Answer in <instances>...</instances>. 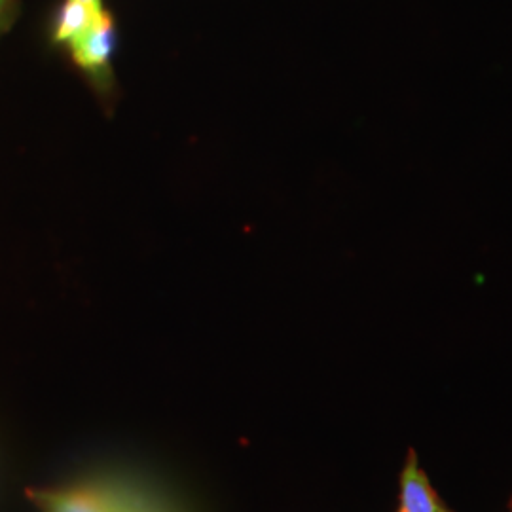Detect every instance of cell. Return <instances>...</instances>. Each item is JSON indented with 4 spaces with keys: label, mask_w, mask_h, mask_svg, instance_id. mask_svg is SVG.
Masks as SVG:
<instances>
[{
    "label": "cell",
    "mask_w": 512,
    "mask_h": 512,
    "mask_svg": "<svg viewBox=\"0 0 512 512\" xmlns=\"http://www.w3.org/2000/svg\"><path fill=\"white\" fill-rule=\"evenodd\" d=\"M103 10L105 8H95L82 0H67L55 18L54 35H52L54 42L69 46L74 38L80 37L84 31L92 27L93 21Z\"/></svg>",
    "instance_id": "cell-4"
},
{
    "label": "cell",
    "mask_w": 512,
    "mask_h": 512,
    "mask_svg": "<svg viewBox=\"0 0 512 512\" xmlns=\"http://www.w3.org/2000/svg\"><path fill=\"white\" fill-rule=\"evenodd\" d=\"M25 494L40 512H124V505L99 488H29Z\"/></svg>",
    "instance_id": "cell-2"
},
{
    "label": "cell",
    "mask_w": 512,
    "mask_h": 512,
    "mask_svg": "<svg viewBox=\"0 0 512 512\" xmlns=\"http://www.w3.org/2000/svg\"><path fill=\"white\" fill-rule=\"evenodd\" d=\"M4 6H6V0H0V14H2V10H4Z\"/></svg>",
    "instance_id": "cell-6"
},
{
    "label": "cell",
    "mask_w": 512,
    "mask_h": 512,
    "mask_svg": "<svg viewBox=\"0 0 512 512\" xmlns=\"http://www.w3.org/2000/svg\"><path fill=\"white\" fill-rule=\"evenodd\" d=\"M511 512H512V505H511Z\"/></svg>",
    "instance_id": "cell-7"
},
{
    "label": "cell",
    "mask_w": 512,
    "mask_h": 512,
    "mask_svg": "<svg viewBox=\"0 0 512 512\" xmlns=\"http://www.w3.org/2000/svg\"><path fill=\"white\" fill-rule=\"evenodd\" d=\"M82 2H88V4H92L95 8H103V2H101V0H82Z\"/></svg>",
    "instance_id": "cell-5"
},
{
    "label": "cell",
    "mask_w": 512,
    "mask_h": 512,
    "mask_svg": "<svg viewBox=\"0 0 512 512\" xmlns=\"http://www.w3.org/2000/svg\"><path fill=\"white\" fill-rule=\"evenodd\" d=\"M397 512H454L442 503L429 476L421 469L420 459L414 450L408 452L404 461Z\"/></svg>",
    "instance_id": "cell-3"
},
{
    "label": "cell",
    "mask_w": 512,
    "mask_h": 512,
    "mask_svg": "<svg viewBox=\"0 0 512 512\" xmlns=\"http://www.w3.org/2000/svg\"><path fill=\"white\" fill-rule=\"evenodd\" d=\"M73 63L103 101L114 97L112 55L116 50V25L110 12L103 10L92 27L69 44Z\"/></svg>",
    "instance_id": "cell-1"
}]
</instances>
